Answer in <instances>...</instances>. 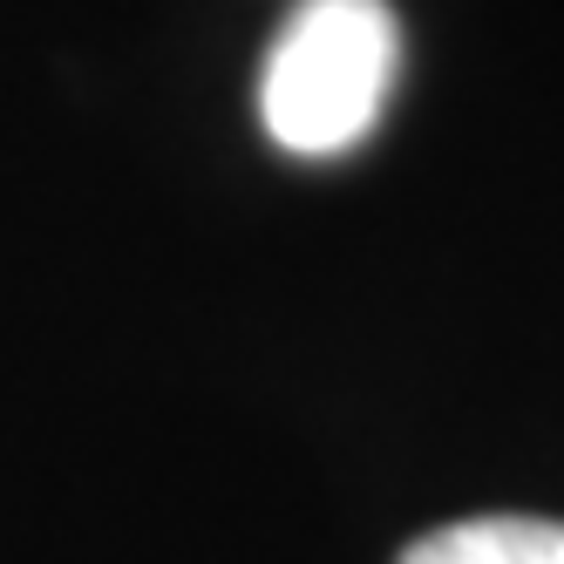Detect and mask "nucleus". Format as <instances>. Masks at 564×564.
I'll return each mask as SVG.
<instances>
[{
  "mask_svg": "<svg viewBox=\"0 0 564 564\" xmlns=\"http://www.w3.org/2000/svg\"><path fill=\"white\" fill-rule=\"evenodd\" d=\"M401 75L388 0H300L259 75V123L293 156H340L381 123Z\"/></svg>",
  "mask_w": 564,
  "mask_h": 564,
  "instance_id": "f257e3e1",
  "label": "nucleus"
},
{
  "mask_svg": "<svg viewBox=\"0 0 564 564\" xmlns=\"http://www.w3.org/2000/svg\"><path fill=\"white\" fill-rule=\"evenodd\" d=\"M401 564H564V523L551 517H469L415 538Z\"/></svg>",
  "mask_w": 564,
  "mask_h": 564,
  "instance_id": "f03ea898",
  "label": "nucleus"
}]
</instances>
